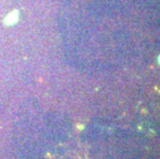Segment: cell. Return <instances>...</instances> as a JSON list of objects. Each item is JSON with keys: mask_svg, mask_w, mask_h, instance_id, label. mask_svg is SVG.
I'll return each instance as SVG.
<instances>
[{"mask_svg": "<svg viewBox=\"0 0 160 159\" xmlns=\"http://www.w3.org/2000/svg\"><path fill=\"white\" fill-rule=\"evenodd\" d=\"M159 61H160V57H159Z\"/></svg>", "mask_w": 160, "mask_h": 159, "instance_id": "cell-1", "label": "cell"}]
</instances>
